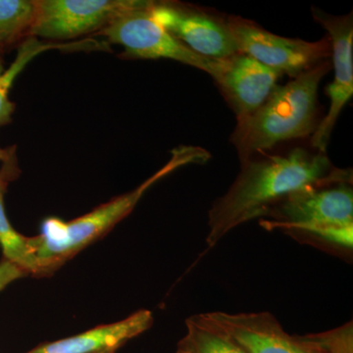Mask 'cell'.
<instances>
[{
    "mask_svg": "<svg viewBox=\"0 0 353 353\" xmlns=\"http://www.w3.org/2000/svg\"><path fill=\"white\" fill-rule=\"evenodd\" d=\"M352 183V170L336 168L325 153L296 148L287 155L248 159L229 190L208 212L209 248L234 228L264 215L299 190Z\"/></svg>",
    "mask_w": 353,
    "mask_h": 353,
    "instance_id": "1",
    "label": "cell"
},
{
    "mask_svg": "<svg viewBox=\"0 0 353 353\" xmlns=\"http://www.w3.org/2000/svg\"><path fill=\"white\" fill-rule=\"evenodd\" d=\"M209 158L210 154L204 148L178 146L161 169L132 192L68 222L55 217L44 220L41 233L29 238V246L38 265L37 276L50 275L83 248L108 233L131 213L146 190L165 176L185 165L205 163Z\"/></svg>",
    "mask_w": 353,
    "mask_h": 353,
    "instance_id": "2",
    "label": "cell"
},
{
    "mask_svg": "<svg viewBox=\"0 0 353 353\" xmlns=\"http://www.w3.org/2000/svg\"><path fill=\"white\" fill-rule=\"evenodd\" d=\"M330 69L331 64L326 60L287 85H277L256 111L238 119L231 141L241 163L255 152L314 132L318 88Z\"/></svg>",
    "mask_w": 353,
    "mask_h": 353,
    "instance_id": "3",
    "label": "cell"
},
{
    "mask_svg": "<svg viewBox=\"0 0 353 353\" xmlns=\"http://www.w3.org/2000/svg\"><path fill=\"white\" fill-rule=\"evenodd\" d=\"M153 1L132 9L116 18L99 32L111 43L124 48V55L139 59H171L201 70L217 80L223 68V59H211L196 54L166 31L153 18Z\"/></svg>",
    "mask_w": 353,
    "mask_h": 353,
    "instance_id": "4",
    "label": "cell"
},
{
    "mask_svg": "<svg viewBox=\"0 0 353 353\" xmlns=\"http://www.w3.org/2000/svg\"><path fill=\"white\" fill-rule=\"evenodd\" d=\"M262 226L287 234L329 226H353L352 183L299 190L285 197L264 215Z\"/></svg>",
    "mask_w": 353,
    "mask_h": 353,
    "instance_id": "5",
    "label": "cell"
},
{
    "mask_svg": "<svg viewBox=\"0 0 353 353\" xmlns=\"http://www.w3.org/2000/svg\"><path fill=\"white\" fill-rule=\"evenodd\" d=\"M227 22L240 52L281 75L296 78L332 57L329 37L310 43L278 36L241 17H231Z\"/></svg>",
    "mask_w": 353,
    "mask_h": 353,
    "instance_id": "6",
    "label": "cell"
},
{
    "mask_svg": "<svg viewBox=\"0 0 353 353\" xmlns=\"http://www.w3.org/2000/svg\"><path fill=\"white\" fill-rule=\"evenodd\" d=\"M145 0H39L30 36L69 39L101 32Z\"/></svg>",
    "mask_w": 353,
    "mask_h": 353,
    "instance_id": "7",
    "label": "cell"
},
{
    "mask_svg": "<svg viewBox=\"0 0 353 353\" xmlns=\"http://www.w3.org/2000/svg\"><path fill=\"white\" fill-rule=\"evenodd\" d=\"M314 19L328 32L334 70V81L326 88L330 99L328 114L316 126L311 145L318 152H326L336 121L353 94L352 13L334 16L313 7Z\"/></svg>",
    "mask_w": 353,
    "mask_h": 353,
    "instance_id": "8",
    "label": "cell"
},
{
    "mask_svg": "<svg viewBox=\"0 0 353 353\" xmlns=\"http://www.w3.org/2000/svg\"><path fill=\"white\" fill-rule=\"evenodd\" d=\"M245 353H326L314 334L292 336L270 312L202 313Z\"/></svg>",
    "mask_w": 353,
    "mask_h": 353,
    "instance_id": "9",
    "label": "cell"
},
{
    "mask_svg": "<svg viewBox=\"0 0 353 353\" xmlns=\"http://www.w3.org/2000/svg\"><path fill=\"white\" fill-rule=\"evenodd\" d=\"M152 14L166 31L196 54L225 59L240 53L228 22L201 11L155 2Z\"/></svg>",
    "mask_w": 353,
    "mask_h": 353,
    "instance_id": "10",
    "label": "cell"
},
{
    "mask_svg": "<svg viewBox=\"0 0 353 353\" xmlns=\"http://www.w3.org/2000/svg\"><path fill=\"white\" fill-rule=\"evenodd\" d=\"M280 73L243 53L223 59L218 85L238 119L256 111L277 88Z\"/></svg>",
    "mask_w": 353,
    "mask_h": 353,
    "instance_id": "11",
    "label": "cell"
},
{
    "mask_svg": "<svg viewBox=\"0 0 353 353\" xmlns=\"http://www.w3.org/2000/svg\"><path fill=\"white\" fill-rule=\"evenodd\" d=\"M153 324L150 310H139L121 321L101 325L83 333L41 343L26 353H97L117 352L132 339L148 331Z\"/></svg>",
    "mask_w": 353,
    "mask_h": 353,
    "instance_id": "12",
    "label": "cell"
},
{
    "mask_svg": "<svg viewBox=\"0 0 353 353\" xmlns=\"http://www.w3.org/2000/svg\"><path fill=\"white\" fill-rule=\"evenodd\" d=\"M105 50L103 44L94 41H83L79 43H43L38 39L31 37L21 44L15 59L8 69L0 74V127L11 122L15 104L9 99L11 88L16 78L34 58L50 50Z\"/></svg>",
    "mask_w": 353,
    "mask_h": 353,
    "instance_id": "13",
    "label": "cell"
},
{
    "mask_svg": "<svg viewBox=\"0 0 353 353\" xmlns=\"http://www.w3.org/2000/svg\"><path fill=\"white\" fill-rule=\"evenodd\" d=\"M187 333L179 341L176 353H245L226 333L197 314L185 320Z\"/></svg>",
    "mask_w": 353,
    "mask_h": 353,
    "instance_id": "14",
    "label": "cell"
},
{
    "mask_svg": "<svg viewBox=\"0 0 353 353\" xmlns=\"http://www.w3.org/2000/svg\"><path fill=\"white\" fill-rule=\"evenodd\" d=\"M36 11V1L0 0V46L12 43L24 34H30Z\"/></svg>",
    "mask_w": 353,
    "mask_h": 353,
    "instance_id": "15",
    "label": "cell"
},
{
    "mask_svg": "<svg viewBox=\"0 0 353 353\" xmlns=\"http://www.w3.org/2000/svg\"><path fill=\"white\" fill-rule=\"evenodd\" d=\"M0 248L4 259L22 269L26 274L38 275V265L29 246V238L18 233L9 222L0 194Z\"/></svg>",
    "mask_w": 353,
    "mask_h": 353,
    "instance_id": "16",
    "label": "cell"
},
{
    "mask_svg": "<svg viewBox=\"0 0 353 353\" xmlns=\"http://www.w3.org/2000/svg\"><path fill=\"white\" fill-rule=\"evenodd\" d=\"M314 336L326 353H353L352 321Z\"/></svg>",
    "mask_w": 353,
    "mask_h": 353,
    "instance_id": "17",
    "label": "cell"
},
{
    "mask_svg": "<svg viewBox=\"0 0 353 353\" xmlns=\"http://www.w3.org/2000/svg\"><path fill=\"white\" fill-rule=\"evenodd\" d=\"M27 275L22 269L16 266L8 260L3 259L0 262V292L6 289L14 281Z\"/></svg>",
    "mask_w": 353,
    "mask_h": 353,
    "instance_id": "18",
    "label": "cell"
},
{
    "mask_svg": "<svg viewBox=\"0 0 353 353\" xmlns=\"http://www.w3.org/2000/svg\"><path fill=\"white\" fill-rule=\"evenodd\" d=\"M13 150L14 148H0V163H3L4 165H9V166H12V164L14 163ZM7 182H8V179H7L6 176L2 175V174H0V194H3L4 192H6Z\"/></svg>",
    "mask_w": 353,
    "mask_h": 353,
    "instance_id": "19",
    "label": "cell"
},
{
    "mask_svg": "<svg viewBox=\"0 0 353 353\" xmlns=\"http://www.w3.org/2000/svg\"><path fill=\"white\" fill-rule=\"evenodd\" d=\"M115 350H105V352H97V353H115Z\"/></svg>",
    "mask_w": 353,
    "mask_h": 353,
    "instance_id": "20",
    "label": "cell"
},
{
    "mask_svg": "<svg viewBox=\"0 0 353 353\" xmlns=\"http://www.w3.org/2000/svg\"><path fill=\"white\" fill-rule=\"evenodd\" d=\"M2 72H3V69H2L1 64H0V74H1Z\"/></svg>",
    "mask_w": 353,
    "mask_h": 353,
    "instance_id": "21",
    "label": "cell"
}]
</instances>
